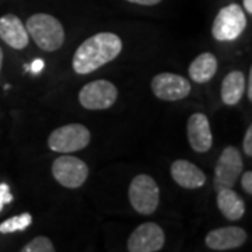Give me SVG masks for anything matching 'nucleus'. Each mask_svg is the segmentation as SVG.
<instances>
[{"instance_id":"obj_26","label":"nucleus","mask_w":252,"mask_h":252,"mask_svg":"<svg viewBox=\"0 0 252 252\" xmlns=\"http://www.w3.org/2000/svg\"><path fill=\"white\" fill-rule=\"evenodd\" d=\"M244 9L248 14H252V0H244Z\"/></svg>"},{"instance_id":"obj_15","label":"nucleus","mask_w":252,"mask_h":252,"mask_svg":"<svg viewBox=\"0 0 252 252\" xmlns=\"http://www.w3.org/2000/svg\"><path fill=\"white\" fill-rule=\"evenodd\" d=\"M217 207L230 221H238L245 213V202L233 188L217 190Z\"/></svg>"},{"instance_id":"obj_17","label":"nucleus","mask_w":252,"mask_h":252,"mask_svg":"<svg viewBox=\"0 0 252 252\" xmlns=\"http://www.w3.org/2000/svg\"><path fill=\"white\" fill-rule=\"evenodd\" d=\"M245 93V74L241 70L230 72L221 83V101L225 105H235Z\"/></svg>"},{"instance_id":"obj_22","label":"nucleus","mask_w":252,"mask_h":252,"mask_svg":"<svg viewBox=\"0 0 252 252\" xmlns=\"http://www.w3.org/2000/svg\"><path fill=\"white\" fill-rule=\"evenodd\" d=\"M241 185H243V189L248 193V195H252V172L247 171L244 172L243 177H241Z\"/></svg>"},{"instance_id":"obj_5","label":"nucleus","mask_w":252,"mask_h":252,"mask_svg":"<svg viewBox=\"0 0 252 252\" xmlns=\"http://www.w3.org/2000/svg\"><path fill=\"white\" fill-rule=\"evenodd\" d=\"M129 202L140 215H153L160 202V189L157 182L146 174L136 175L129 185Z\"/></svg>"},{"instance_id":"obj_27","label":"nucleus","mask_w":252,"mask_h":252,"mask_svg":"<svg viewBox=\"0 0 252 252\" xmlns=\"http://www.w3.org/2000/svg\"><path fill=\"white\" fill-rule=\"evenodd\" d=\"M1 64H3V49L0 48V72H1Z\"/></svg>"},{"instance_id":"obj_6","label":"nucleus","mask_w":252,"mask_h":252,"mask_svg":"<svg viewBox=\"0 0 252 252\" xmlns=\"http://www.w3.org/2000/svg\"><path fill=\"white\" fill-rule=\"evenodd\" d=\"M90 170L87 164L79 157L63 154L52 162V175L62 187L67 189H77L87 181Z\"/></svg>"},{"instance_id":"obj_7","label":"nucleus","mask_w":252,"mask_h":252,"mask_svg":"<svg viewBox=\"0 0 252 252\" xmlns=\"http://www.w3.org/2000/svg\"><path fill=\"white\" fill-rule=\"evenodd\" d=\"M244 170V161L240 150L234 146H227L221 152L215 168V189L233 188L240 180Z\"/></svg>"},{"instance_id":"obj_8","label":"nucleus","mask_w":252,"mask_h":252,"mask_svg":"<svg viewBox=\"0 0 252 252\" xmlns=\"http://www.w3.org/2000/svg\"><path fill=\"white\" fill-rule=\"evenodd\" d=\"M118 98V89L108 80L87 83L79 93L81 107L89 111H102L111 108Z\"/></svg>"},{"instance_id":"obj_9","label":"nucleus","mask_w":252,"mask_h":252,"mask_svg":"<svg viewBox=\"0 0 252 252\" xmlns=\"http://www.w3.org/2000/svg\"><path fill=\"white\" fill-rule=\"evenodd\" d=\"M188 79L175 73H160L152 80V91L162 101H180L188 97L190 93Z\"/></svg>"},{"instance_id":"obj_16","label":"nucleus","mask_w":252,"mask_h":252,"mask_svg":"<svg viewBox=\"0 0 252 252\" xmlns=\"http://www.w3.org/2000/svg\"><path fill=\"white\" fill-rule=\"evenodd\" d=\"M217 72L216 56L210 52H203L193 59V62L189 64V77L195 83H207L210 81Z\"/></svg>"},{"instance_id":"obj_2","label":"nucleus","mask_w":252,"mask_h":252,"mask_svg":"<svg viewBox=\"0 0 252 252\" xmlns=\"http://www.w3.org/2000/svg\"><path fill=\"white\" fill-rule=\"evenodd\" d=\"M28 35L45 52L58 51L64 42V28L62 23L51 14L36 13L26 23Z\"/></svg>"},{"instance_id":"obj_13","label":"nucleus","mask_w":252,"mask_h":252,"mask_svg":"<svg viewBox=\"0 0 252 252\" xmlns=\"http://www.w3.org/2000/svg\"><path fill=\"white\" fill-rule=\"evenodd\" d=\"M171 177L178 184L181 188L185 189H199L206 184V175L188 160H175L171 164Z\"/></svg>"},{"instance_id":"obj_4","label":"nucleus","mask_w":252,"mask_h":252,"mask_svg":"<svg viewBox=\"0 0 252 252\" xmlns=\"http://www.w3.org/2000/svg\"><path fill=\"white\" fill-rule=\"evenodd\" d=\"M91 140L90 130L81 124H67L55 129L48 137V146L55 153L70 154L86 149Z\"/></svg>"},{"instance_id":"obj_23","label":"nucleus","mask_w":252,"mask_h":252,"mask_svg":"<svg viewBox=\"0 0 252 252\" xmlns=\"http://www.w3.org/2000/svg\"><path fill=\"white\" fill-rule=\"evenodd\" d=\"M30 67H31L30 70L34 73V74H39V73L42 72V69L45 67V62L42 59H35L34 62L31 63Z\"/></svg>"},{"instance_id":"obj_10","label":"nucleus","mask_w":252,"mask_h":252,"mask_svg":"<svg viewBox=\"0 0 252 252\" xmlns=\"http://www.w3.org/2000/svg\"><path fill=\"white\" fill-rule=\"evenodd\" d=\"M165 244V234L156 223H143L130 234L127 240L129 252H157L161 251Z\"/></svg>"},{"instance_id":"obj_19","label":"nucleus","mask_w":252,"mask_h":252,"mask_svg":"<svg viewBox=\"0 0 252 252\" xmlns=\"http://www.w3.org/2000/svg\"><path fill=\"white\" fill-rule=\"evenodd\" d=\"M23 252H54L55 247L52 241L45 237V235H38L34 240H31L30 243L26 244L23 247Z\"/></svg>"},{"instance_id":"obj_24","label":"nucleus","mask_w":252,"mask_h":252,"mask_svg":"<svg viewBox=\"0 0 252 252\" xmlns=\"http://www.w3.org/2000/svg\"><path fill=\"white\" fill-rule=\"evenodd\" d=\"M129 3H135V4H140V6H154L158 4L161 0H126Z\"/></svg>"},{"instance_id":"obj_20","label":"nucleus","mask_w":252,"mask_h":252,"mask_svg":"<svg viewBox=\"0 0 252 252\" xmlns=\"http://www.w3.org/2000/svg\"><path fill=\"white\" fill-rule=\"evenodd\" d=\"M13 202V195L10 193V187L6 182L0 184V212L3 210V207Z\"/></svg>"},{"instance_id":"obj_14","label":"nucleus","mask_w":252,"mask_h":252,"mask_svg":"<svg viewBox=\"0 0 252 252\" xmlns=\"http://www.w3.org/2000/svg\"><path fill=\"white\" fill-rule=\"evenodd\" d=\"M0 38L14 49H24L30 42L27 28L14 14H4L0 17Z\"/></svg>"},{"instance_id":"obj_18","label":"nucleus","mask_w":252,"mask_h":252,"mask_svg":"<svg viewBox=\"0 0 252 252\" xmlns=\"http://www.w3.org/2000/svg\"><path fill=\"white\" fill-rule=\"evenodd\" d=\"M32 223V216L30 213H23L18 216L10 217L0 223V234H11L17 231H24Z\"/></svg>"},{"instance_id":"obj_11","label":"nucleus","mask_w":252,"mask_h":252,"mask_svg":"<svg viewBox=\"0 0 252 252\" xmlns=\"http://www.w3.org/2000/svg\"><path fill=\"white\" fill-rule=\"evenodd\" d=\"M187 135L189 146L196 153H206L213 146V133L210 129V122L205 114H192L187 124Z\"/></svg>"},{"instance_id":"obj_25","label":"nucleus","mask_w":252,"mask_h":252,"mask_svg":"<svg viewBox=\"0 0 252 252\" xmlns=\"http://www.w3.org/2000/svg\"><path fill=\"white\" fill-rule=\"evenodd\" d=\"M247 95H248V99L252 101V69H250V73H248V84H247Z\"/></svg>"},{"instance_id":"obj_3","label":"nucleus","mask_w":252,"mask_h":252,"mask_svg":"<svg viewBox=\"0 0 252 252\" xmlns=\"http://www.w3.org/2000/svg\"><path fill=\"white\" fill-rule=\"evenodd\" d=\"M247 28V16L241 6L231 3L217 13L212 26V34L216 41L233 42L238 39Z\"/></svg>"},{"instance_id":"obj_12","label":"nucleus","mask_w":252,"mask_h":252,"mask_svg":"<svg viewBox=\"0 0 252 252\" xmlns=\"http://www.w3.org/2000/svg\"><path fill=\"white\" fill-rule=\"evenodd\" d=\"M247 241V233L241 227L228 225L209 231L205 238L206 245L213 251H230L240 248Z\"/></svg>"},{"instance_id":"obj_1","label":"nucleus","mask_w":252,"mask_h":252,"mask_svg":"<svg viewBox=\"0 0 252 252\" xmlns=\"http://www.w3.org/2000/svg\"><path fill=\"white\" fill-rule=\"evenodd\" d=\"M122 39L112 32H98L87 38L73 55V70L90 74L117 59L122 52Z\"/></svg>"},{"instance_id":"obj_21","label":"nucleus","mask_w":252,"mask_h":252,"mask_svg":"<svg viewBox=\"0 0 252 252\" xmlns=\"http://www.w3.org/2000/svg\"><path fill=\"white\" fill-rule=\"evenodd\" d=\"M243 149L244 153L247 154L248 157L252 156V126H248L247 132H245V136H244V142H243Z\"/></svg>"}]
</instances>
